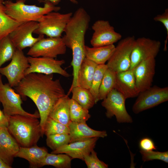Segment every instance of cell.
<instances>
[{
	"mask_svg": "<svg viewBox=\"0 0 168 168\" xmlns=\"http://www.w3.org/2000/svg\"><path fill=\"white\" fill-rule=\"evenodd\" d=\"M25 2V1H26V0H23Z\"/></svg>",
	"mask_w": 168,
	"mask_h": 168,
	"instance_id": "41",
	"label": "cell"
},
{
	"mask_svg": "<svg viewBox=\"0 0 168 168\" xmlns=\"http://www.w3.org/2000/svg\"><path fill=\"white\" fill-rule=\"evenodd\" d=\"M132 110L138 114L153 108L168 100V87H160L156 86L139 93Z\"/></svg>",
	"mask_w": 168,
	"mask_h": 168,
	"instance_id": "8",
	"label": "cell"
},
{
	"mask_svg": "<svg viewBox=\"0 0 168 168\" xmlns=\"http://www.w3.org/2000/svg\"><path fill=\"white\" fill-rule=\"evenodd\" d=\"M4 1L0 0V40L22 23L13 19L6 13Z\"/></svg>",
	"mask_w": 168,
	"mask_h": 168,
	"instance_id": "26",
	"label": "cell"
},
{
	"mask_svg": "<svg viewBox=\"0 0 168 168\" xmlns=\"http://www.w3.org/2000/svg\"><path fill=\"white\" fill-rule=\"evenodd\" d=\"M30 64L27 57L22 50L16 49L10 63L0 68V74L7 78L10 86L15 87L25 77V73Z\"/></svg>",
	"mask_w": 168,
	"mask_h": 168,
	"instance_id": "12",
	"label": "cell"
},
{
	"mask_svg": "<svg viewBox=\"0 0 168 168\" xmlns=\"http://www.w3.org/2000/svg\"><path fill=\"white\" fill-rule=\"evenodd\" d=\"M47 146L53 151L69 143L70 138L68 134H57L47 136Z\"/></svg>",
	"mask_w": 168,
	"mask_h": 168,
	"instance_id": "33",
	"label": "cell"
},
{
	"mask_svg": "<svg viewBox=\"0 0 168 168\" xmlns=\"http://www.w3.org/2000/svg\"><path fill=\"white\" fill-rule=\"evenodd\" d=\"M154 20L156 21H159L162 23L166 29L167 35L165 41L164 50H167V44L168 39V9H165V12L161 14H159L155 16Z\"/></svg>",
	"mask_w": 168,
	"mask_h": 168,
	"instance_id": "36",
	"label": "cell"
},
{
	"mask_svg": "<svg viewBox=\"0 0 168 168\" xmlns=\"http://www.w3.org/2000/svg\"><path fill=\"white\" fill-rule=\"evenodd\" d=\"M23 0L4 1L6 13L16 21L23 23L30 21L38 22L44 15L53 11H58L61 8L50 2H45L43 7L27 5Z\"/></svg>",
	"mask_w": 168,
	"mask_h": 168,
	"instance_id": "4",
	"label": "cell"
},
{
	"mask_svg": "<svg viewBox=\"0 0 168 168\" xmlns=\"http://www.w3.org/2000/svg\"><path fill=\"white\" fill-rule=\"evenodd\" d=\"M16 50L8 35L0 40V68L5 62L11 60Z\"/></svg>",
	"mask_w": 168,
	"mask_h": 168,
	"instance_id": "30",
	"label": "cell"
},
{
	"mask_svg": "<svg viewBox=\"0 0 168 168\" xmlns=\"http://www.w3.org/2000/svg\"><path fill=\"white\" fill-rule=\"evenodd\" d=\"M9 117L6 116L0 109V127L3 126L7 127Z\"/></svg>",
	"mask_w": 168,
	"mask_h": 168,
	"instance_id": "38",
	"label": "cell"
},
{
	"mask_svg": "<svg viewBox=\"0 0 168 168\" xmlns=\"http://www.w3.org/2000/svg\"><path fill=\"white\" fill-rule=\"evenodd\" d=\"M98 137L69 143L53 151L51 153H65L72 159L83 160L84 156L90 153L95 147Z\"/></svg>",
	"mask_w": 168,
	"mask_h": 168,
	"instance_id": "17",
	"label": "cell"
},
{
	"mask_svg": "<svg viewBox=\"0 0 168 168\" xmlns=\"http://www.w3.org/2000/svg\"><path fill=\"white\" fill-rule=\"evenodd\" d=\"M20 146L5 126L0 127V159L12 167Z\"/></svg>",
	"mask_w": 168,
	"mask_h": 168,
	"instance_id": "18",
	"label": "cell"
},
{
	"mask_svg": "<svg viewBox=\"0 0 168 168\" xmlns=\"http://www.w3.org/2000/svg\"><path fill=\"white\" fill-rule=\"evenodd\" d=\"M30 64L25 72V76L32 73L49 75L58 73L68 77L70 75L61 66L65 63L64 60H57L55 58L44 57H27Z\"/></svg>",
	"mask_w": 168,
	"mask_h": 168,
	"instance_id": "13",
	"label": "cell"
},
{
	"mask_svg": "<svg viewBox=\"0 0 168 168\" xmlns=\"http://www.w3.org/2000/svg\"><path fill=\"white\" fill-rule=\"evenodd\" d=\"M66 48L62 37H44L30 47L27 54L34 57L55 58L65 54Z\"/></svg>",
	"mask_w": 168,
	"mask_h": 168,
	"instance_id": "9",
	"label": "cell"
},
{
	"mask_svg": "<svg viewBox=\"0 0 168 168\" xmlns=\"http://www.w3.org/2000/svg\"><path fill=\"white\" fill-rule=\"evenodd\" d=\"M44 134L48 136L57 134H69V130L68 126L48 117L44 128Z\"/></svg>",
	"mask_w": 168,
	"mask_h": 168,
	"instance_id": "32",
	"label": "cell"
},
{
	"mask_svg": "<svg viewBox=\"0 0 168 168\" xmlns=\"http://www.w3.org/2000/svg\"><path fill=\"white\" fill-rule=\"evenodd\" d=\"M40 2H45L48 1L50 2L53 4L56 5L58 4L61 0H37ZM72 3L74 4H77L78 2L77 0H68Z\"/></svg>",
	"mask_w": 168,
	"mask_h": 168,
	"instance_id": "39",
	"label": "cell"
},
{
	"mask_svg": "<svg viewBox=\"0 0 168 168\" xmlns=\"http://www.w3.org/2000/svg\"><path fill=\"white\" fill-rule=\"evenodd\" d=\"M68 127L70 138L69 143L94 137L104 138L107 135L105 131L95 130L89 127L86 123L71 121Z\"/></svg>",
	"mask_w": 168,
	"mask_h": 168,
	"instance_id": "20",
	"label": "cell"
},
{
	"mask_svg": "<svg viewBox=\"0 0 168 168\" xmlns=\"http://www.w3.org/2000/svg\"><path fill=\"white\" fill-rule=\"evenodd\" d=\"M114 89L126 99L138 96L139 93L136 87L133 69L116 73Z\"/></svg>",
	"mask_w": 168,
	"mask_h": 168,
	"instance_id": "19",
	"label": "cell"
},
{
	"mask_svg": "<svg viewBox=\"0 0 168 168\" xmlns=\"http://www.w3.org/2000/svg\"><path fill=\"white\" fill-rule=\"evenodd\" d=\"M83 161L88 168H107L108 165L100 160L96 152L93 150L90 154L86 155Z\"/></svg>",
	"mask_w": 168,
	"mask_h": 168,
	"instance_id": "35",
	"label": "cell"
},
{
	"mask_svg": "<svg viewBox=\"0 0 168 168\" xmlns=\"http://www.w3.org/2000/svg\"><path fill=\"white\" fill-rule=\"evenodd\" d=\"M116 77V73L107 68L104 73L99 89V100H103L114 89Z\"/></svg>",
	"mask_w": 168,
	"mask_h": 168,
	"instance_id": "28",
	"label": "cell"
},
{
	"mask_svg": "<svg viewBox=\"0 0 168 168\" xmlns=\"http://www.w3.org/2000/svg\"><path fill=\"white\" fill-rule=\"evenodd\" d=\"M140 152L143 161L146 162L154 160L162 161L166 163H168V152H160L150 151H144L140 150Z\"/></svg>",
	"mask_w": 168,
	"mask_h": 168,
	"instance_id": "34",
	"label": "cell"
},
{
	"mask_svg": "<svg viewBox=\"0 0 168 168\" xmlns=\"http://www.w3.org/2000/svg\"><path fill=\"white\" fill-rule=\"evenodd\" d=\"M92 29L94 32L90 43L93 47L114 44L122 38L121 35L115 31L108 21H96L93 24Z\"/></svg>",
	"mask_w": 168,
	"mask_h": 168,
	"instance_id": "15",
	"label": "cell"
},
{
	"mask_svg": "<svg viewBox=\"0 0 168 168\" xmlns=\"http://www.w3.org/2000/svg\"><path fill=\"white\" fill-rule=\"evenodd\" d=\"M73 13H61L53 11L43 16L38 22V26L33 33L48 37H62L67 25Z\"/></svg>",
	"mask_w": 168,
	"mask_h": 168,
	"instance_id": "5",
	"label": "cell"
},
{
	"mask_svg": "<svg viewBox=\"0 0 168 168\" xmlns=\"http://www.w3.org/2000/svg\"><path fill=\"white\" fill-rule=\"evenodd\" d=\"M48 153L47 149L36 145L28 147H20L19 151L15 157L27 160L31 168L40 167V164Z\"/></svg>",
	"mask_w": 168,
	"mask_h": 168,
	"instance_id": "21",
	"label": "cell"
},
{
	"mask_svg": "<svg viewBox=\"0 0 168 168\" xmlns=\"http://www.w3.org/2000/svg\"><path fill=\"white\" fill-rule=\"evenodd\" d=\"M7 127L20 147L36 145L42 137L40 123L37 118L21 115L10 116Z\"/></svg>",
	"mask_w": 168,
	"mask_h": 168,
	"instance_id": "3",
	"label": "cell"
},
{
	"mask_svg": "<svg viewBox=\"0 0 168 168\" xmlns=\"http://www.w3.org/2000/svg\"><path fill=\"white\" fill-rule=\"evenodd\" d=\"M72 158L65 153H48L42 161L40 167L50 165L57 168H70Z\"/></svg>",
	"mask_w": 168,
	"mask_h": 168,
	"instance_id": "27",
	"label": "cell"
},
{
	"mask_svg": "<svg viewBox=\"0 0 168 168\" xmlns=\"http://www.w3.org/2000/svg\"><path fill=\"white\" fill-rule=\"evenodd\" d=\"M0 102L2 104L4 114L7 117L21 115L37 118H40L38 112L31 114L23 109L21 95L16 93L8 83H3L0 74Z\"/></svg>",
	"mask_w": 168,
	"mask_h": 168,
	"instance_id": "6",
	"label": "cell"
},
{
	"mask_svg": "<svg viewBox=\"0 0 168 168\" xmlns=\"http://www.w3.org/2000/svg\"><path fill=\"white\" fill-rule=\"evenodd\" d=\"M126 99L116 89H113L103 100L101 103L106 110V117L110 118L114 116L117 122L119 123H132V119L126 108Z\"/></svg>",
	"mask_w": 168,
	"mask_h": 168,
	"instance_id": "10",
	"label": "cell"
},
{
	"mask_svg": "<svg viewBox=\"0 0 168 168\" xmlns=\"http://www.w3.org/2000/svg\"><path fill=\"white\" fill-rule=\"evenodd\" d=\"M9 166L0 159V168H11Z\"/></svg>",
	"mask_w": 168,
	"mask_h": 168,
	"instance_id": "40",
	"label": "cell"
},
{
	"mask_svg": "<svg viewBox=\"0 0 168 168\" xmlns=\"http://www.w3.org/2000/svg\"><path fill=\"white\" fill-rule=\"evenodd\" d=\"M115 46L114 44L92 47L85 45V58L97 65L105 64L111 57Z\"/></svg>",
	"mask_w": 168,
	"mask_h": 168,
	"instance_id": "22",
	"label": "cell"
},
{
	"mask_svg": "<svg viewBox=\"0 0 168 168\" xmlns=\"http://www.w3.org/2000/svg\"><path fill=\"white\" fill-rule=\"evenodd\" d=\"M161 46L159 41L142 37L135 39L131 53V64L129 69L135 68L142 61L150 58H155Z\"/></svg>",
	"mask_w": 168,
	"mask_h": 168,
	"instance_id": "11",
	"label": "cell"
},
{
	"mask_svg": "<svg viewBox=\"0 0 168 168\" xmlns=\"http://www.w3.org/2000/svg\"><path fill=\"white\" fill-rule=\"evenodd\" d=\"M69 105L71 121L86 123L91 117L88 110L82 107L72 98L69 100Z\"/></svg>",
	"mask_w": 168,
	"mask_h": 168,
	"instance_id": "29",
	"label": "cell"
},
{
	"mask_svg": "<svg viewBox=\"0 0 168 168\" xmlns=\"http://www.w3.org/2000/svg\"><path fill=\"white\" fill-rule=\"evenodd\" d=\"M53 77V74L30 73L25 76L14 87L21 96L29 97L37 106L40 119L42 137L51 109L60 98L66 95L59 80H54Z\"/></svg>",
	"mask_w": 168,
	"mask_h": 168,
	"instance_id": "1",
	"label": "cell"
},
{
	"mask_svg": "<svg viewBox=\"0 0 168 168\" xmlns=\"http://www.w3.org/2000/svg\"><path fill=\"white\" fill-rule=\"evenodd\" d=\"M135 39L134 36H128L120 41L106 64L108 68L116 73L130 68L131 53Z\"/></svg>",
	"mask_w": 168,
	"mask_h": 168,
	"instance_id": "7",
	"label": "cell"
},
{
	"mask_svg": "<svg viewBox=\"0 0 168 168\" xmlns=\"http://www.w3.org/2000/svg\"><path fill=\"white\" fill-rule=\"evenodd\" d=\"M139 146L141 150L144 151H150L156 149L153 141L148 137L141 139L139 141Z\"/></svg>",
	"mask_w": 168,
	"mask_h": 168,
	"instance_id": "37",
	"label": "cell"
},
{
	"mask_svg": "<svg viewBox=\"0 0 168 168\" xmlns=\"http://www.w3.org/2000/svg\"><path fill=\"white\" fill-rule=\"evenodd\" d=\"M107 68L106 64H105L97 65L96 68L91 86L89 89L95 99L96 103L99 101V89L104 73Z\"/></svg>",
	"mask_w": 168,
	"mask_h": 168,
	"instance_id": "31",
	"label": "cell"
},
{
	"mask_svg": "<svg viewBox=\"0 0 168 168\" xmlns=\"http://www.w3.org/2000/svg\"><path fill=\"white\" fill-rule=\"evenodd\" d=\"M155 58H150L139 63L133 69L136 88L139 93L152 86L155 72Z\"/></svg>",
	"mask_w": 168,
	"mask_h": 168,
	"instance_id": "16",
	"label": "cell"
},
{
	"mask_svg": "<svg viewBox=\"0 0 168 168\" xmlns=\"http://www.w3.org/2000/svg\"><path fill=\"white\" fill-rule=\"evenodd\" d=\"M69 99L67 95L60 98L52 107L49 115L52 119L68 126L71 121L69 105Z\"/></svg>",
	"mask_w": 168,
	"mask_h": 168,
	"instance_id": "23",
	"label": "cell"
},
{
	"mask_svg": "<svg viewBox=\"0 0 168 168\" xmlns=\"http://www.w3.org/2000/svg\"><path fill=\"white\" fill-rule=\"evenodd\" d=\"M97 65L85 58L82 61L77 75V86L89 89Z\"/></svg>",
	"mask_w": 168,
	"mask_h": 168,
	"instance_id": "24",
	"label": "cell"
},
{
	"mask_svg": "<svg viewBox=\"0 0 168 168\" xmlns=\"http://www.w3.org/2000/svg\"><path fill=\"white\" fill-rule=\"evenodd\" d=\"M38 26V22L30 21L20 24L8 35L16 49L22 50L31 47L44 35H39L35 37L32 34Z\"/></svg>",
	"mask_w": 168,
	"mask_h": 168,
	"instance_id": "14",
	"label": "cell"
},
{
	"mask_svg": "<svg viewBox=\"0 0 168 168\" xmlns=\"http://www.w3.org/2000/svg\"><path fill=\"white\" fill-rule=\"evenodd\" d=\"M71 92L72 93V99L86 109L89 110L96 104L89 89L77 86L71 89Z\"/></svg>",
	"mask_w": 168,
	"mask_h": 168,
	"instance_id": "25",
	"label": "cell"
},
{
	"mask_svg": "<svg viewBox=\"0 0 168 168\" xmlns=\"http://www.w3.org/2000/svg\"><path fill=\"white\" fill-rule=\"evenodd\" d=\"M91 21L89 14L83 8H78L73 14L65 28L62 37L67 47L72 52L71 64L73 75L77 76L82 63L85 58V36Z\"/></svg>",
	"mask_w": 168,
	"mask_h": 168,
	"instance_id": "2",
	"label": "cell"
}]
</instances>
